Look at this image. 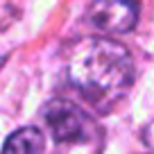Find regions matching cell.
I'll return each instance as SVG.
<instances>
[{"instance_id":"1","label":"cell","mask_w":154,"mask_h":154,"mask_svg":"<svg viewBox=\"0 0 154 154\" xmlns=\"http://www.w3.org/2000/svg\"><path fill=\"white\" fill-rule=\"evenodd\" d=\"M68 77L88 104H93L97 111H109L131 88V54L118 41L88 36L70 50Z\"/></svg>"},{"instance_id":"2","label":"cell","mask_w":154,"mask_h":154,"mask_svg":"<svg viewBox=\"0 0 154 154\" xmlns=\"http://www.w3.org/2000/svg\"><path fill=\"white\" fill-rule=\"evenodd\" d=\"M43 120L59 143H86L93 138V122L82 106L68 100H52L43 109Z\"/></svg>"},{"instance_id":"3","label":"cell","mask_w":154,"mask_h":154,"mask_svg":"<svg viewBox=\"0 0 154 154\" xmlns=\"http://www.w3.org/2000/svg\"><path fill=\"white\" fill-rule=\"evenodd\" d=\"M88 20L100 32H131L138 23V2L136 0H93V5L88 7Z\"/></svg>"},{"instance_id":"4","label":"cell","mask_w":154,"mask_h":154,"mask_svg":"<svg viewBox=\"0 0 154 154\" xmlns=\"http://www.w3.org/2000/svg\"><path fill=\"white\" fill-rule=\"evenodd\" d=\"M0 154H43V134L36 127H23L5 140Z\"/></svg>"}]
</instances>
